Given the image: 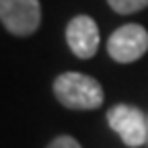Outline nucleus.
Listing matches in <instances>:
<instances>
[{
    "label": "nucleus",
    "instance_id": "obj_1",
    "mask_svg": "<svg viewBox=\"0 0 148 148\" xmlns=\"http://www.w3.org/2000/svg\"><path fill=\"white\" fill-rule=\"evenodd\" d=\"M53 95L66 109L92 111L103 105V86L82 72H64L53 80Z\"/></svg>",
    "mask_w": 148,
    "mask_h": 148
},
{
    "label": "nucleus",
    "instance_id": "obj_2",
    "mask_svg": "<svg viewBox=\"0 0 148 148\" xmlns=\"http://www.w3.org/2000/svg\"><path fill=\"white\" fill-rule=\"evenodd\" d=\"M107 123L130 148H140L148 142V117L134 105H113L107 111Z\"/></svg>",
    "mask_w": 148,
    "mask_h": 148
},
{
    "label": "nucleus",
    "instance_id": "obj_3",
    "mask_svg": "<svg viewBox=\"0 0 148 148\" xmlns=\"http://www.w3.org/2000/svg\"><path fill=\"white\" fill-rule=\"evenodd\" d=\"M0 23L16 37L33 35L41 25L39 0H0Z\"/></svg>",
    "mask_w": 148,
    "mask_h": 148
},
{
    "label": "nucleus",
    "instance_id": "obj_4",
    "mask_svg": "<svg viewBox=\"0 0 148 148\" xmlns=\"http://www.w3.org/2000/svg\"><path fill=\"white\" fill-rule=\"evenodd\" d=\"M148 51V31L142 25L127 23L111 33L107 39V53L117 64H132Z\"/></svg>",
    "mask_w": 148,
    "mask_h": 148
},
{
    "label": "nucleus",
    "instance_id": "obj_5",
    "mask_svg": "<svg viewBox=\"0 0 148 148\" xmlns=\"http://www.w3.org/2000/svg\"><path fill=\"white\" fill-rule=\"evenodd\" d=\"M66 41L70 51L80 60H88L97 53L99 49V27L95 23V18H90L88 14H78L74 16L66 27Z\"/></svg>",
    "mask_w": 148,
    "mask_h": 148
},
{
    "label": "nucleus",
    "instance_id": "obj_6",
    "mask_svg": "<svg viewBox=\"0 0 148 148\" xmlns=\"http://www.w3.org/2000/svg\"><path fill=\"white\" fill-rule=\"evenodd\" d=\"M107 4L117 14H132L148 6V0H107Z\"/></svg>",
    "mask_w": 148,
    "mask_h": 148
},
{
    "label": "nucleus",
    "instance_id": "obj_7",
    "mask_svg": "<svg viewBox=\"0 0 148 148\" xmlns=\"http://www.w3.org/2000/svg\"><path fill=\"white\" fill-rule=\"evenodd\" d=\"M47 148H82V146H80V142H78L76 138H72V136H68V134H62V136H58V138H53V140L47 144Z\"/></svg>",
    "mask_w": 148,
    "mask_h": 148
}]
</instances>
